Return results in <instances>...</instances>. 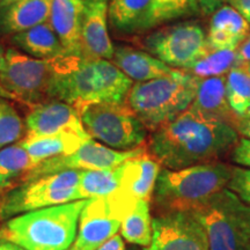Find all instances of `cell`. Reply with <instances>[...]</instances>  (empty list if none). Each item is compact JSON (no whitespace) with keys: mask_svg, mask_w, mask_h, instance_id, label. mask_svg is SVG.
<instances>
[{"mask_svg":"<svg viewBox=\"0 0 250 250\" xmlns=\"http://www.w3.org/2000/svg\"><path fill=\"white\" fill-rule=\"evenodd\" d=\"M109 0H83L80 40L83 55L111 61L115 48L108 33Z\"/></svg>","mask_w":250,"mask_h":250,"instance_id":"obj_15","label":"cell"},{"mask_svg":"<svg viewBox=\"0 0 250 250\" xmlns=\"http://www.w3.org/2000/svg\"><path fill=\"white\" fill-rule=\"evenodd\" d=\"M49 100L73 107L94 102L125 103L132 87L114 62L103 58L64 54L51 59Z\"/></svg>","mask_w":250,"mask_h":250,"instance_id":"obj_2","label":"cell"},{"mask_svg":"<svg viewBox=\"0 0 250 250\" xmlns=\"http://www.w3.org/2000/svg\"><path fill=\"white\" fill-rule=\"evenodd\" d=\"M232 159L235 164L250 168V139L241 138L237 140L234 146Z\"/></svg>","mask_w":250,"mask_h":250,"instance_id":"obj_33","label":"cell"},{"mask_svg":"<svg viewBox=\"0 0 250 250\" xmlns=\"http://www.w3.org/2000/svg\"><path fill=\"white\" fill-rule=\"evenodd\" d=\"M225 1L226 0H198V5L205 14H211L220 8Z\"/></svg>","mask_w":250,"mask_h":250,"instance_id":"obj_37","label":"cell"},{"mask_svg":"<svg viewBox=\"0 0 250 250\" xmlns=\"http://www.w3.org/2000/svg\"><path fill=\"white\" fill-rule=\"evenodd\" d=\"M199 80L189 72L177 70L170 76L137 83L127 94L126 104L146 129L154 131L192 104Z\"/></svg>","mask_w":250,"mask_h":250,"instance_id":"obj_5","label":"cell"},{"mask_svg":"<svg viewBox=\"0 0 250 250\" xmlns=\"http://www.w3.org/2000/svg\"><path fill=\"white\" fill-rule=\"evenodd\" d=\"M6 65V51L2 48V45H0V72L5 68Z\"/></svg>","mask_w":250,"mask_h":250,"instance_id":"obj_40","label":"cell"},{"mask_svg":"<svg viewBox=\"0 0 250 250\" xmlns=\"http://www.w3.org/2000/svg\"><path fill=\"white\" fill-rule=\"evenodd\" d=\"M192 214L204 229L208 250H250V205L228 188Z\"/></svg>","mask_w":250,"mask_h":250,"instance_id":"obj_6","label":"cell"},{"mask_svg":"<svg viewBox=\"0 0 250 250\" xmlns=\"http://www.w3.org/2000/svg\"><path fill=\"white\" fill-rule=\"evenodd\" d=\"M147 250H208V243L192 212H168L152 220Z\"/></svg>","mask_w":250,"mask_h":250,"instance_id":"obj_13","label":"cell"},{"mask_svg":"<svg viewBox=\"0 0 250 250\" xmlns=\"http://www.w3.org/2000/svg\"><path fill=\"white\" fill-rule=\"evenodd\" d=\"M51 78V59L30 57L14 48L6 50V65L0 72V83L18 101L29 107L48 101Z\"/></svg>","mask_w":250,"mask_h":250,"instance_id":"obj_11","label":"cell"},{"mask_svg":"<svg viewBox=\"0 0 250 250\" xmlns=\"http://www.w3.org/2000/svg\"><path fill=\"white\" fill-rule=\"evenodd\" d=\"M86 132L108 147L132 151L145 143L147 129L125 103L94 102L74 107Z\"/></svg>","mask_w":250,"mask_h":250,"instance_id":"obj_7","label":"cell"},{"mask_svg":"<svg viewBox=\"0 0 250 250\" xmlns=\"http://www.w3.org/2000/svg\"><path fill=\"white\" fill-rule=\"evenodd\" d=\"M87 199L49 206L18 215L0 230V239L27 250H67L77 235Z\"/></svg>","mask_w":250,"mask_h":250,"instance_id":"obj_3","label":"cell"},{"mask_svg":"<svg viewBox=\"0 0 250 250\" xmlns=\"http://www.w3.org/2000/svg\"><path fill=\"white\" fill-rule=\"evenodd\" d=\"M96 250H125L123 237L118 235V234H115L114 236H111Z\"/></svg>","mask_w":250,"mask_h":250,"instance_id":"obj_36","label":"cell"},{"mask_svg":"<svg viewBox=\"0 0 250 250\" xmlns=\"http://www.w3.org/2000/svg\"><path fill=\"white\" fill-rule=\"evenodd\" d=\"M26 125L27 137L50 136L61 132H77L83 136H89L77 109L70 103L58 100L30 105Z\"/></svg>","mask_w":250,"mask_h":250,"instance_id":"obj_14","label":"cell"},{"mask_svg":"<svg viewBox=\"0 0 250 250\" xmlns=\"http://www.w3.org/2000/svg\"><path fill=\"white\" fill-rule=\"evenodd\" d=\"M237 49L210 50L193 66L187 72L205 79L210 77L224 76L234 67Z\"/></svg>","mask_w":250,"mask_h":250,"instance_id":"obj_29","label":"cell"},{"mask_svg":"<svg viewBox=\"0 0 250 250\" xmlns=\"http://www.w3.org/2000/svg\"><path fill=\"white\" fill-rule=\"evenodd\" d=\"M193 107L213 116L227 122L234 126L237 115L229 107L226 94V77L218 76L201 79L198 88L192 102Z\"/></svg>","mask_w":250,"mask_h":250,"instance_id":"obj_22","label":"cell"},{"mask_svg":"<svg viewBox=\"0 0 250 250\" xmlns=\"http://www.w3.org/2000/svg\"><path fill=\"white\" fill-rule=\"evenodd\" d=\"M237 67H240L241 70H243L246 72L247 74H249L250 76V62H246V64H242V65H239Z\"/></svg>","mask_w":250,"mask_h":250,"instance_id":"obj_42","label":"cell"},{"mask_svg":"<svg viewBox=\"0 0 250 250\" xmlns=\"http://www.w3.org/2000/svg\"><path fill=\"white\" fill-rule=\"evenodd\" d=\"M120 169L81 170L78 183V199L101 198L112 195L120 188Z\"/></svg>","mask_w":250,"mask_h":250,"instance_id":"obj_25","label":"cell"},{"mask_svg":"<svg viewBox=\"0 0 250 250\" xmlns=\"http://www.w3.org/2000/svg\"><path fill=\"white\" fill-rule=\"evenodd\" d=\"M246 115H248V116H250V105H249L248 110H247V112H246Z\"/></svg>","mask_w":250,"mask_h":250,"instance_id":"obj_44","label":"cell"},{"mask_svg":"<svg viewBox=\"0 0 250 250\" xmlns=\"http://www.w3.org/2000/svg\"><path fill=\"white\" fill-rule=\"evenodd\" d=\"M144 45L148 54L181 71L190 70L210 51L204 29L192 21L158 29L146 37Z\"/></svg>","mask_w":250,"mask_h":250,"instance_id":"obj_9","label":"cell"},{"mask_svg":"<svg viewBox=\"0 0 250 250\" xmlns=\"http://www.w3.org/2000/svg\"><path fill=\"white\" fill-rule=\"evenodd\" d=\"M198 0H152L140 30L160 26L198 12Z\"/></svg>","mask_w":250,"mask_h":250,"instance_id":"obj_26","label":"cell"},{"mask_svg":"<svg viewBox=\"0 0 250 250\" xmlns=\"http://www.w3.org/2000/svg\"><path fill=\"white\" fill-rule=\"evenodd\" d=\"M226 94L229 107L237 116L246 115L250 105V76L234 66L226 77Z\"/></svg>","mask_w":250,"mask_h":250,"instance_id":"obj_30","label":"cell"},{"mask_svg":"<svg viewBox=\"0 0 250 250\" xmlns=\"http://www.w3.org/2000/svg\"><path fill=\"white\" fill-rule=\"evenodd\" d=\"M234 129L237 131V133H241L245 138L250 139V116L248 115L237 116L234 123Z\"/></svg>","mask_w":250,"mask_h":250,"instance_id":"obj_35","label":"cell"},{"mask_svg":"<svg viewBox=\"0 0 250 250\" xmlns=\"http://www.w3.org/2000/svg\"><path fill=\"white\" fill-rule=\"evenodd\" d=\"M232 170L233 167L217 161L175 170L162 169L153 191L155 205L162 213L195 211L227 188Z\"/></svg>","mask_w":250,"mask_h":250,"instance_id":"obj_4","label":"cell"},{"mask_svg":"<svg viewBox=\"0 0 250 250\" xmlns=\"http://www.w3.org/2000/svg\"><path fill=\"white\" fill-rule=\"evenodd\" d=\"M34 168L31 158L20 143L0 148V190L14 184Z\"/></svg>","mask_w":250,"mask_h":250,"instance_id":"obj_27","label":"cell"},{"mask_svg":"<svg viewBox=\"0 0 250 250\" xmlns=\"http://www.w3.org/2000/svg\"><path fill=\"white\" fill-rule=\"evenodd\" d=\"M0 98H4L7 100H17L14 95H12L11 93L7 92V90H6L4 87L1 86V83H0Z\"/></svg>","mask_w":250,"mask_h":250,"instance_id":"obj_41","label":"cell"},{"mask_svg":"<svg viewBox=\"0 0 250 250\" xmlns=\"http://www.w3.org/2000/svg\"><path fill=\"white\" fill-rule=\"evenodd\" d=\"M0 250H27L22 248V247L15 245L13 242L6 241V240H1L0 241Z\"/></svg>","mask_w":250,"mask_h":250,"instance_id":"obj_39","label":"cell"},{"mask_svg":"<svg viewBox=\"0 0 250 250\" xmlns=\"http://www.w3.org/2000/svg\"><path fill=\"white\" fill-rule=\"evenodd\" d=\"M227 188L237 195L243 202L250 205V168H233L232 176Z\"/></svg>","mask_w":250,"mask_h":250,"instance_id":"obj_32","label":"cell"},{"mask_svg":"<svg viewBox=\"0 0 250 250\" xmlns=\"http://www.w3.org/2000/svg\"><path fill=\"white\" fill-rule=\"evenodd\" d=\"M7 99L0 98V148L11 145L21 138L23 123Z\"/></svg>","mask_w":250,"mask_h":250,"instance_id":"obj_31","label":"cell"},{"mask_svg":"<svg viewBox=\"0 0 250 250\" xmlns=\"http://www.w3.org/2000/svg\"><path fill=\"white\" fill-rule=\"evenodd\" d=\"M118 169L121 174L118 191L133 202H149L161 170L160 164L144 151L142 154L124 161L118 166Z\"/></svg>","mask_w":250,"mask_h":250,"instance_id":"obj_16","label":"cell"},{"mask_svg":"<svg viewBox=\"0 0 250 250\" xmlns=\"http://www.w3.org/2000/svg\"><path fill=\"white\" fill-rule=\"evenodd\" d=\"M239 139L233 125L191 104L179 117L153 131L148 146L160 166L175 170L215 161Z\"/></svg>","mask_w":250,"mask_h":250,"instance_id":"obj_1","label":"cell"},{"mask_svg":"<svg viewBox=\"0 0 250 250\" xmlns=\"http://www.w3.org/2000/svg\"><path fill=\"white\" fill-rule=\"evenodd\" d=\"M134 206L136 203L118 191L87 199L79 217L78 235L68 250H96L118 232L122 221Z\"/></svg>","mask_w":250,"mask_h":250,"instance_id":"obj_10","label":"cell"},{"mask_svg":"<svg viewBox=\"0 0 250 250\" xmlns=\"http://www.w3.org/2000/svg\"><path fill=\"white\" fill-rule=\"evenodd\" d=\"M52 0H19L0 7V33L14 35L48 22Z\"/></svg>","mask_w":250,"mask_h":250,"instance_id":"obj_20","label":"cell"},{"mask_svg":"<svg viewBox=\"0 0 250 250\" xmlns=\"http://www.w3.org/2000/svg\"><path fill=\"white\" fill-rule=\"evenodd\" d=\"M83 0H52L49 22L67 55H83L80 40Z\"/></svg>","mask_w":250,"mask_h":250,"instance_id":"obj_18","label":"cell"},{"mask_svg":"<svg viewBox=\"0 0 250 250\" xmlns=\"http://www.w3.org/2000/svg\"><path fill=\"white\" fill-rule=\"evenodd\" d=\"M112 62L125 76L137 83H144V81L170 76L177 71L176 68L168 66L167 64L148 52L130 48V46L115 48Z\"/></svg>","mask_w":250,"mask_h":250,"instance_id":"obj_19","label":"cell"},{"mask_svg":"<svg viewBox=\"0 0 250 250\" xmlns=\"http://www.w3.org/2000/svg\"><path fill=\"white\" fill-rule=\"evenodd\" d=\"M90 136H83L77 132H61L50 136L26 137L20 145L31 158L34 167L49 159L72 154L83 145Z\"/></svg>","mask_w":250,"mask_h":250,"instance_id":"obj_21","label":"cell"},{"mask_svg":"<svg viewBox=\"0 0 250 250\" xmlns=\"http://www.w3.org/2000/svg\"><path fill=\"white\" fill-rule=\"evenodd\" d=\"M152 0H109L108 17L114 28L130 33L140 30Z\"/></svg>","mask_w":250,"mask_h":250,"instance_id":"obj_24","label":"cell"},{"mask_svg":"<svg viewBox=\"0 0 250 250\" xmlns=\"http://www.w3.org/2000/svg\"><path fill=\"white\" fill-rule=\"evenodd\" d=\"M250 33V23L232 6H221L213 13L206 36L208 50L237 49Z\"/></svg>","mask_w":250,"mask_h":250,"instance_id":"obj_17","label":"cell"},{"mask_svg":"<svg viewBox=\"0 0 250 250\" xmlns=\"http://www.w3.org/2000/svg\"><path fill=\"white\" fill-rule=\"evenodd\" d=\"M250 62V33L247 36V39L241 43L236 50V58L234 66H239V65L246 64Z\"/></svg>","mask_w":250,"mask_h":250,"instance_id":"obj_34","label":"cell"},{"mask_svg":"<svg viewBox=\"0 0 250 250\" xmlns=\"http://www.w3.org/2000/svg\"><path fill=\"white\" fill-rule=\"evenodd\" d=\"M145 151L143 147L132 151H117L95 142L93 138L86 140L72 154L57 156L41 162L26 175L24 181L62 170H105L114 169L124 161Z\"/></svg>","mask_w":250,"mask_h":250,"instance_id":"obj_12","label":"cell"},{"mask_svg":"<svg viewBox=\"0 0 250 250\" xmlns=\"http://www.w3.org/2000/svg\"><path fill=\"white\" fill-rule=\"evenodd\" d=\"M230 6L239 11L250 23V0H229Z\"/></svg>","mask_w":250,"mask_h":250,"instance_id":"obj_38","label":"cell"},{"mask_svg":"<svg viewBox=\"0 0 250 250\" xmlns=\"http://www.w3.org/2000/svg\"><path fill=\"white\" fill-rule=\"evenodd\" d=\"M81 170H62L26 180L8 192L0 205V217L40 210L49 206L78 201L77 191Z\"/></svg>","mask_w":250,"mask_h":250,"instance_id":"obj_8","label":"cell"},{"mask_svg":"<svg viewBox=\"0 0 250 250\" xmlns=\"http://www.w3.org/2000/svg\"><path fill=\"white\" fill-rule=\"evenodd\" d=\"M11 43L30 57L37 59H54L65 54L49 21L14 34L11 37Z\"/></svg>","mask_w":250,"mask_h":250,"instance_id":"obj_23","label":"cell"},{"mask_svg":"<svg viewBox=\"0 0 250 250\" xmlns=\"http://www.w3.org/2000/svg\"><path fill=\"white\" fill-rule=\"evenodd\" d=\"M121 232L127 242L143 247L151 245L152 219L148 201L137 203L132 211L122 221Z\"/></svg>","mask_w":250,"mask_h":250,"instance_id":"obj_28","label":"cell"},{"mask_svg":"<svg viewBox=\"0 0 250 250\" xmlns=\"http://www.w3.org/2000/svg\"><path fill=\"white\" fill-rule=\"evenodd\" d=\"M15 1H19V0H0V7H5V6L13 4Z\"/></svg>","mask_w":250,"mask_h":250,"instance_id":"obj_43","label":"cell"}]
</instances>
